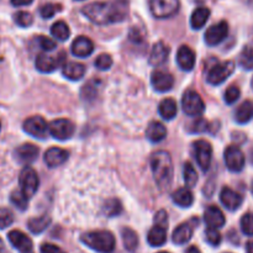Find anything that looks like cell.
<instances>
[{
  "instance_id": "1",
  "label": "cell",
  "mask_w": 253,
  "mask_h": 253,
  "mask_svg": "<svg viewBox=\"0 0 253 253\" xmlns=\"http://www.w3.org/2000/svg\"><path fill=\"white\" fill-rule=\"evenodd\" d=\"M84 15L96 25L121 22L128 14V0H111L109 2H91L82 10Z\"/></svg>"
},
{
  "instance_id": "2",
  "label": "cell",
  "mask_w": 253,
  "mask_h": 253,
  "mask_svg": "<svg viewBox=\"0 0 253 253\" xmlns=\"http://www.w3.org/2000/svg\"><path fill=\"white\" fill-rule=\"evenodd\" d=\"M150 163L153 177L160 189H168L173 180V162L169 153L167 151H157L152 155Z\"/></svg>"
},
{
  "instance_id": "3",
  "label": "cell",
  "mask_w": 253,
  "mask_h": 253,
  "mask_svg": "<svg viewBox=\"0 0 253 253\" xmlns=\"http://www.w3.org/2000/svg\"><path fill=\"white\" fill-rule=\"evenodd\" d=\"M81 241L89 249L99 253H113L116 246L114 235L109 231H104V230L83 234L81 236Z\"/></svg>"
},
{
  "instance_id": "4",
  "label": "cell",
  "mask_w": 253,
  "mask_h": 253,
  "mask_svg": "<svg viewBox=\"0 0 253 253\" xmlns=\"http://www.w3.org/2000/svg\"><path fill=\"white\" fill-rule=\"evenodd\" d=\"M235 72V63L232 61H225L216 63L208 71L207 82L211 85H220Z\"/></svg>"
},
{
  "instance_id": "5",
  "label": "cell",
  "mask_w": 253,
  "mask_h": 253,
  "mask_svg": "<svg viewBox=\"0 0 253 253\" xmlns=\"http://www.w3.org/2000/svg\"><path fill=\"white\" fill-rule=\"evenodd\" d=\"M179 0H150V10L156 19H168L179 11Z\"/></svg>"
},
{
  "instance_id": "6",
  "label": "cell",
  "mask_w": 253,
  "mask_h": 253,
  "mask_svg": "<svg viewBox=\"0 0 253 253\" xmlns=\"http://www.w3.org/2000/svg\"><path fill=\"white\" fill-rule=\"evenodd\" d=\"M182 108L183 111L188 116L197 118L200 116L205 110V104L203 101L202 96L194 90H187L183 94L182 98Z\"/></svg>"
},
{
  "instance_id": "7",
  "label": "cell",
  "mask_w": 253,
  "mask_h": 253,
  "mask_svg": "<svg viewBox=\"0 0 253 253\" xmlns=\"http://www.w3.org/2000/svg\"><path fill=\"white\" fill-rule=\"evenodd\" d=\"M76 126L68 119H57L48 124V133L59 141L69 140L74 135Z\"/></svg>"
},
{
  "instance_id": "8",
  "label": "cell",
  "mask_w": 253,
  "mask_h": 253,
  "mask_svg": "<svg viewBox=\"0 0 253 253\" xmlns=\"http://www.w3.org/2000/svg\"><path fill=\"white\" fill-rule=\"evenodd\" d=\"M19 184L20 188H21L20 190H21L29 199L31 197H34L40 185L39 175H37L36 170L32 169L31 167H25L24 169L21 170V173H20Z\"/></svg>"
},
{
  "instance_id": "9",
  "label": "cell",
  "mask_w": 253,
  "mask_h": 253,
  "mask_svg": "<svg viewBox=\"0 0 253 253\" xmlns=\"http://www.w3.org/2000/svg\"><path fill=\"white\" fill-rule=\"evenodd\" d=\"M224 160L227 169L235 173L241 172L245 167V163H246V158H245L244 152L237 146H229L225 150Z\"/></svg>"
},
{
  "instance_id": "10",
  "label": "cell",
  "mask_w": 253,
  "mask_h": 253,
  "mask_svg": "<svg viewBox=\"0 0 253 253\" xmlns=\"http://www.w3.org/2000/svg\"><path fill=\"white\" fill-rule=\"evenodd\" d=\"M24 131L35 138H44L48 133V124L41 116H32L25 120Z\"/></svg>"
},
{
  "instance_id": "11",
  "label": "cell",
  "mask_w": 253,
  "mask_h": 253,
  "mask_svg": "<svg viewBox=\"0 0 253 253\" xmlns=\"http://www.w3.org/2000/svg\"><path fill=\"white\" fill-rule=\"evenodd\" d=\"M229 35V25L226 21H220L207 30L204 40L208 46H217L221 43Z\"/></svg>"
},
{
  "instance_id": "12",
  "label": "cell",
  "mask_w": 253,
  "mask_h": 253,
  "mask_svg": "<svg viewBox=\"0 0 253 253\" xmlns=\"http://www.w3.org/2000/svg\"><path fill=\"white\" fill-rule=\"evenodd\" d=\"M194 153L197 162L203 170L209 169L212 160V147L208 141L199 140L194 142Z\"/></svg>"
},
{
  "instance_id": "13",
  "label": "cell",
  "mask_w": 253,
  "mask_h": 253,
  "mask_svg": "<svg viewBox=\"0 0 253 253\" xmlns=\"http://www.w3.org/2000/svg\"><path fill=\"white\" fill-rule=\"evenodd\" d=\"M151 84L158 93H166L174 85V78L170 73L165 71H155L151 74Z\"/></svg>"
},
{
  "instance_id": "14",
  "label": "cell",
  "mask_w": 253,
  "mask_h": 253,
  "mask_svg": "<svg viewBox=\"0 0 253 253\" xmlns=\"http://www.w3.org/2000/svg\"><path fill=\"white\" fill-rule=\"evenodd\" d=\"M71 51L73 56L78 57V58H85L93 53L94 43L89 37L79 36L72 43Z\"/></svg>"
},
{
  "instance_id": "15",
  "label": "cell",
  "mask_w": 253,
  "mask_h": 253,
  "mask_svg": "<svg viewBox=\"0 0 253 253\" xmlns=\"http://www.w3.org/2000/svg\"><path fill=\"white\" fill-rule=\"evenodd\" d=\"M7 239H9V242L12 245V247L19 250L21 253L32 252V241L24 232L19 231V230H12L7 235Z\"/></svg>"
},
{
  "instance_id": "16",
  "label": "cell",
  "mask_w": 253,
  "mask_h": 253,
  "mask_svg": "<svg viewBox=\"0 0 253 253\" xmlns=\"http://www.w3.org/2000/svg\"><path fill=\"white\" fill-rule=\"evenodd\" d=\"M177 63L182 71H192L195 66L194 51L189 46H180L177 52Z\"/></svg>"
},
{
  "instance_id": "17",
  "label": "cell",
  "mask_w": 253,
  "mask_h": 253,
  "mask_svg": "<svg viewBox=\"0 0 253 253\" xmlns=\"http://www.w3.org/2000/svg\"><path fill=\"white\" fill-rule=\"evenodd\" d=\"M220 200H221V204L224 205L227 210L235 211V210H237L242 205L244 198H242L239 193L235 192V190L225 187L224 189L221 190V193H220Z\"/></svg>"
},
{
  "instance_id": "18",
  "label": "cell",
  "mask_w": 253,
  "mask_h": 253,
  "mask_svg": "<svg viewBox=\"0 0 253 253\" xmlns=\"http://www.w3.org/2000/svg\"><path fill=\"white\" fill-rule=\"evenodd\" d=\"M204 221L207 224L208 229H220L225 225L226 219L224 214L217 207H209L204 212Z\"/></svg>"
},
{
  "instance_id": "19",
  "label": "cell",
  "mask_w": 253,
  "mask_h": 253,
  "mask_svg": "<svg viewBox=\"0 0 253 253\" xmlns=\"http://www.w3.org/2000/svg\"><path fill=\"white\" fill-rule=\"evenodd\" d=\"M194 221L197 220H192L189 222H184L180 224L177 229L173 231L172 240L175 245H185L187 242L190 241L193 237V232H194Z\"/></svg>"
},
{
  "instance_id": "20",
  "label": "cell",
  "mask_w": 253,
  "mask_h": 253,
  "mask_svg": "<svg viewBox=\"0 0 253 253\" xmlns=\"http://www.w3.org/2000/svg\"><path fill=\"white\" fill-rule=\"evenodd\" d=\"M68 152L59 147H51L44 153V163L49 168H56L63 165L68 160Z\"/></svg>"
},
{
  "instance_id": "21",
  "label": "cell",
  "mask_w": 253,
  "mask_h": 253,
  "mask_svg": "<svg viewBox=\"0 0 253 253\" xmlns=\"http://www.w3.org/2000/svg\"><path fill=\"white\" fill-rule=\"evenodd\" d=\"M39 147H36L32 143H24L15 151V156H16L17 160L21 163H27V165L35 162L39 157Z\"/></svg>"
},
{
  "instance_id": "22",
  "label": "cell",
  "mask_w": 253,
  "mask_h": 253,
  "mask_svg": "<svg viewBox=\"0 0 253 253\" xmlns=\"http://www.w3.org/2000/svg\"><path fill=\"white\" fill-rule=\"evenodd\" d=\"M169 56V48L165 42H157L152 47L150 54V64L153 67H158L165 63Z\"/></svg>"
},
{
  "instance_id": "23",
  "label": "cell",
  "mask_w": 253,
  "mask_h": 253,
  "mask_svg": "<svg viewBox=\"0 0 253 253\" xmlns=\"http://www.w3.org/2000/svg\"><path fill=\"white\" fill-rule=\"evenodd\" d=\"M167 241V226L155 224L147 235V242L152 247H161Z\"/></svg>"
},
{
  "instance_id": "24",
  "label": "cell",
  "mask_w": 253,
  "mask_h": 253,
  "mask_svg": "<svg viewBox=\"0 0 253 253\" xmlns=\"http://www.w3.org/2000/svg\"><path fill=\"white\" fill-rule=\"evenodd\" d=\"M167 136V128L165 127L162 123L160 121H152L150 123V125L147 126V130H146V137L151 142H161L163 141Z\"/></svg>"
},
{
  "instance_id": "25",
  "label": "cell",
  "mask_w": 253,
  "mask_h": 253,
  "mask_svg": "<svg viewBox=\"0 0 253 253\" xmlns=\"http://www.w3.org/2000/svg\"><path fill=\"white\" fill-rule=\"evenodd\" d=\"M62 74L69 81H79L85 74V67L77 62H68L62 68Z\"/></svg>"
},
{
  "instance_id": "26",
  "label": "cell",
  "mask_w": 253,
  "mask_h": 253,
  "mask_svg": "<svg viewBox=\"0 0 253 253\" xmlns=\"http://www.w3.org/2000/svg\"><path fill=\"white\" fill-rule=\"evenodd\" d=\"M35 64H36L37 71H40L41 73H51V72L56 71V68L59 64V61L53 58V57L41 53L37 56L36 63Z\"/></svg>"
},
{
  "instance_id": "27",
  "label": "cell",
  "mask_w": 253,
  "mask_h": 253,
  "mask_svg": "<svg viewBox=\"0 0 253 253\" xmlns=\"http://www.w3.org/2000/svg\"><path fill=\"white\" fill-rule=\"evenodd\" d=\"M253 119V103L250 100L244 101L239 108L235 111V120L237 124H245L250 123Z\"/></svg>"
},
{
  "instance_id": "28",
  "label": "cell",
  "mask_w": 253,
  "mask_h": 253,
  "mask_svg": "<svg viewBox=\"0 0 253 253\" xmlns=\"http://www.w3.org/2000/svg\"><path fill=\"white\" fill-rule=\"evenodd\" d=\"M158 113L165 120H173L178 113V106L174 99L166 98L161 101L158 106Z\"/></svg>"
},
{
  "instance_id": "29",
  "label": "cell",
  "mask_w": 253,
  "mask_h": 253,
  "mask_svg": "<svg viewBox=\"0 0 253 253\" xmlns=\"http://www.w3.org/2000/svg\"><path fill=\"white\" fill-rule=\"evenodd\" d=\"M210 17V10L208 7L200 6L193 11L190 16V25L194 30H200L205 26Z\"/></svg>"
},
{
  "instance_id": "30",
  "label": "cell",
  "mask_w": 253,
  "mask_h": 253,
  "mask_svg": "<svg viewBox=\"0 0 253 253\" xmlns=\"http://www.w3.org/2000/svg\"><path fill=\"white\" fill-rule=\"evenodd\" d=\"M172 199L180 208H190L194 203L193 193L188 188H180V189L175 190L172 195Z\"/></svg>"
},
{
  "instance_id": "31",
  "label": "cell",
  "mask_w": 253,
  "mask_h": 253,
  "mask_svg": "<svg viewBox=\"0 0 253 253\" xmlns=\"http://www.w3.org/2000/svg\"><path fill=\"white\" fill-rule=\"evenodd\" d=\"M121 237H123L124 246H125V249L128 252L136 251V249L138 246V236L132 229H130V227H124L121 230Z\"/></svg>"
},
{
  "instance_id": "32",
  "label": "cell",
  "mask_w": 253,
  "mask_h": 253,
  "mask_svg": "<svg viewBox=\"0 0 253 253\" xmlns=\"http://www.w3.org/2000/svg\"><path fill=\"white\" fill-rule=\"evenodd\" d=\"M51 224V217L49 216H40V217H32L27 222V227L32 234H41L43 232L47 227Z\"/></svg>"
},
{
  "instance_id": "33",
  "label": "cell",
  "mask_w": 253,
  "mask_h": 253,
  "mask_svg": "<svg viewBox=\"0 0 253 253\" xmlns=\"http://www.w3.org/2000/svg\"><path fill=\"white\" fill-rule=\"evenodd\" d=\"M51 34L54 39L59 40V41H67L71 36V30L64 21H57L52 25Z\"/></svg>"
},
{
  "instance_id": "34",
  "label": "cell",
  "mask_w": 253,
  "mask_h": 253,
  "mask_svg": "<svg viewBox=\"0 0 253 253\" xmlns=\"http://www.w3.org/2000/svg\"><path fill=\"white\" fill-rule=\"evenodd\" d=\"M103 212L109 217H114V216H118L123 212V205H121L120 200L115 199H108L105 203H104V207H103Z\"/></svg>"
},
{
  "instance_id": "35",
  "label": "cell",
  "mask_w": 253,
  "mask_h": 253,
  "mask_svg": "<svg viewBox=\"0 0 253 253\" xmlns=\"http://www.w3.org/2000/svg\"><path fill=\"white\" fill-rule=\"evenodd\" d=\"M10 202L16 209L21 210V211H25L29 207V198L21 190H14L10 195Z\"/></svg>"
},
{
  "instance_id": "36",
  "label": "cell",
  "mask_w": 253,
  "mask_h": 253,
  "mask_svg": "<svg viewBox=\"0 0 253 253\" xmlns=\"http://www.w3.org/2000/svg\"><path fill=\"white\" fill-rule=\"evenodd\" d=\"M239 63L246 71H252L253 69V47L246 46L242 52L240 53Z\"/></svg>"
},
{
  "instance_id": "37",
  "label": "cell",
  "mask_w": 253,
  "mask_h": 253,
  "mask_svg": "<svg viewBox=\"0 0 253 253\" xmlns=\"http://www.w3.org/2000/svg\"><path fill=\"white\" fill-rule=\"evenodd\" d=\"M183 178H184L185 185L189 188L195 187V184L198 183V174L195 168L193 167V165L190 162H187L183 168Z\"/></svg>"
},
{
  "instance_id": "38",
  "label": "cell",
  "mask_w": 253,
  "mask_h": 253,
  "mask_svg": "<svg viewBox=\"0 0 253 253\" xmlns=\"http://www.w3.org/2000/svg\"><path fill=\"white\" fill-rule=\"evenodd\" d=\"M99 81H90L82 88V96L85 100H93L98 94Z\"/></svg>"
},
{
  "instance_id": "39",
  "label": "cell",
  "mask_w": 253,
  "mask_h": 253,
  "mask_svg": "<svg viewBox=\"0 0 253 253\" xmlns=\"http://www.w3.org/2000/svg\"><path fill=\"white\" fill-rule=\"evenodd\" d=\"M14 21L20 27H29L34 22V16L29 11H17L14 15Z\"/></svg>"
},
{
  "instance_id": "40",
  "label": "cell",
  "mask_w": 253,
  "mask_h": 253,
  "mask_svg": "<svg viewBox=\"0 0 253 253\" xmlns=\"http://www.w3.org/2000/svg\"><path fill=\"white\" fill-rule=\"evenodd\" d=\"M241 230L246 236H253V212H247L241 217Z\"/></svg>"
},
{
  "instance_id": "41",
  "label": "cell",
  "mask_w": 253,
  "mask_h": 253,
  "mask_svg": "<svg viewBox=\"0 0 253 253\" xmlns=\"http://www.w3.org/2000/svg\"><path fill=\"white\" fill-rule=\"evenodd\" d=\"M94 64H95L96 68L100 69V71H108V69H110V67L113 66V58H111L110 54H99V56L96 57Z\"/></svg>"
},
{
  "instance_id": "42",
  "label": "cell",
  "mask_w": 253,
  "mask_h": 253,
  "mask_svg": "<svg viewBox=\"0 0 253 253\" xmlns=\"http://www.w3.org/2000/svg\"><path fill=\"white\" fill-rule=\"evenodd\" d=\"M62 9L61 5H57V4H44L43 6H41V9H40V15H41L43 19H51V17H53L54 15L57 14V11H59V10Z\"/></svg>"
},
{
  "instance_id": "43",
  "label": "cell",
  "mask_w": 253,
  "mask_h": 253,
  "mask_svg": "<svg viewBox=\"0 0 253 253\" xmlns=\"http://www.w3.org/2000/svg\"><path fill=\"white\" fill-rule=\"evenodd\" d=\"M14 222V214L9 209L0 208V230L6 229Z\"/></svg>"
},
{
  "instance_id": "44",
  "label": "cell",
  "mask_w": 253,
  "mask_h": 253,
  "mask_svg": "<svg viewBox=\"0 0 253 253\" xmlns=\"http://www.w3.org/2000/svg\"><path fill=\"white\" fill-rule=\"evenodd\" d=\"M205 239H207L208 244L214 247L221 244V234L216 229H208L205 231Z\"/></svg>"
},
{
  "instance_id": "45",
  "label": "cell",
  "mask_w": 253,
  "mask_h": 253,
  "mask_svg": "<svg viewBox=\"0 0 253 253\" xmlns=\"http://www.w3.org/2000/svg\"><path fill=\"white\" fill-rule=\"evenodd\" d=\"M240 95H241V91H240V89L237 88V86H229L227 88V90L225 91V101H226V104H229V105H231V104L236 103L237 100H239Z\"/></svg>"
},
{
  "instance_id": "46",
  "label": "cell",
  "mask_w": 253,
  "mask_h": 253,
  "mask_svg": "<svg viewBox=\"0 0 253 253\" xmlns=\"http://www.w3.org/2000/svg\"><path fill=\"white\" fill-rule=\"evenodd\" d=\"M209 125H208V121L203 118L195 119L194 123L190 125V132L193 133H200L204 132V131L208 130Z\"/></svg>"
},
{
  "instance_id": "47",
  "label": "cell",
  "mask_w": 253,
  "mask_h": 253,
  "mask_svg": "<svg viewBox=\"0 0 253 253\" xmlns=\"http://www.w3.org/2000/svg\"><path fill=\"white\" fill-rule=\"evenodd\" d=\"M37 42H39V46L41 47L43 51H53V49L57 47L56 42L46 36L37 37Z\"/></svg>"
},
{
  "instance_id": "48",
  "label": "cell",
  "mask_w": 253,
  "mask_h": 253,
  "mask_svg": "<svg viewBox=\"0 0 253 253\" xmlns=\"http://www.w3.org/2000/svg\"><path fill=\"white\" fill-rule=\"evenodd\" d=\"M41 253H66L61 247L52 244H43L41 246Z\"/></svg>"
},
{
  "instance_id": "49",
  "label": "cell",
  "mask_w": 253,
  "mask_h": 253,
  "mask_svg": "<svg viewBox=\"0 0 253 253\" xmlns=\"http://www.w3.org/2000/svg\"><path fill=\"white\" fill-rule=\"evenodd\" d=\"M155 224L162 225V226H168V216L167 212H166L165 210H160V211L156 214Z\"/></svg>"
},
{
  "instance_id": "50",
  "label": "cell",
  "mask_w": 253,
  "mask_h": 253,
  "mask_svg": "<svg viewBox=\"0 0 253 253\" xmlns=\"http://www.w3.org/2000/svg\"><path fill=\"white\" fill-rule=\"evenodd\" d=\"M130 40L135 43H140V42H143V35L141 34L140 30L132 29L130 32Z\"/></svg>"
},
{
  "instance_id": "51",
  "label": "cell",
  "mask_w": 253,
  "mask_h": 253,
  "mask_svg": "<svg viewBox=\"0 0 253 253\" xmlns=\"http://www.w3.org/2000/svg\"><path fill=\"white\" fill-rule=\"evenodd\" d=\"M10 1L14 6H26V5L31 4L34 0H10Z\"/></svg>"
},
{
  "instance_id": "52",
  "label": "cell",
  "mask_w": 253,
  "mask_h": 253,
  "mask_svg": "<svg viewBox=\"0 0 253 253\" xmlns=\"http://www.w3.org/2000/svg\"><path fill=\"white\" fill-rule=\"evenodd\" d=\"M185 253H202V252H200V250L198 249V247L190 246V247H188V250L185 251Z\"/></svg>"
},
{
  "instance_id": "53",
  "label": "cell",
  "mask_w": 253,
  "mask_h": 253,
  "mask_svg": "<svg viewBox=\"0 0 253 253\" xmlns=\"http://www.w3.org/2000/svg\"><path fill=\"white\" fill-rule=\"evenodd\" d=\"M246 252H247V253H253V241L247 242V245H246Z\"/></svg>"
},
{
  "instance_id": "54",
  "label": "cell",
  "mask_w": 253,
  "mask_h": 253,
  "mask_svg": "<svg viewBox=\"0 0 253 253\" xmlns=\"http://www.w3.org/2000/svg\"><path fill=\"white\" fill-rule=\"evenodd\" d=\"M4 252V242H2V240L0 239V253Z\"/></svg>"
},
{
  "instance_id": "55",
  "label": "cell",
  "mask_w": 253,
  "mask_h": 253,
  "mask_svg": "<svg viewBox=\"0 0 253 253\" xmlns=\"http://www.w3.org/2000/svg\"><path fill=\"white\" fill-rule=\"evenodd\" d=\"M251 162L253 163V151H252V153H251Z\"/></svg>"
},
{
  "instance_id": "56",
  "label": "cell",
  "mask_w": 253,
  "mask_h": 253,
  "mask_svg": "<svg viewBox=\"0 0 253 253\" xmlns=\"http://www.w3.org/2000/svg\"><path fill=\"white\" fill-rule=\"evenodd\" d=\"M251 85H252V88H253V78H252V82H251Z\"/></svg>"
},
{
  "instance_id": "57",
  "label": "cell",
  "mask_w": 253,
  "mask_h": 253,
  "mask_svg": "<svg viewBox=\"0 0 253 253\" xmlns=\"http://www.w3.org/2000/svg\"><path fill=\"white\" fill-rule=\"evenodd\" d=\"M252 194H253V183H252Z\"/></svg>"
},
{
  "instance_id": "58",
  "label": "cell",
  "mask_w": 253,
  "mask_h": 253,
  "mask_svg": "<svg viewBox=\"0 0 253 253\" xmlns=\"http://www.w3.org/2000/svg\"><path fill=\"white\" fill-rule=\"evenodd\" d=\"M158 253H169V252H158Z\"/></svg>"
},
{
  "instance_id": "59",
  "label": "cell",
  "mask_w": 253,
  "mask_h": 253,
  "mask_svg": "<svg viewBox=\"0 0 253 253\" xmlns=\"http://www.w3.org/2000/svg\"><path fill=\"white\" fill-rule=\"evenodd\" d=\"M0 128H1V123H0Z\"/></svg>"
},
{
  "instance_id": "60",
  "label": "cell",
  "mask_w": 253,
  "mask_h": 253,
  "mask_svg": "<svg viewBox=\"0 0 253 253\" xmlns=\"http://www.w3.org/2000/svg\"><path fill=\"white\" fill-rule=\"evenodd\" d=\"M78 1H82V0H78Z\"/></svg>"
},
{
  "instance_id": "61",
  "label": "cell",
  "mask_w": 253,
  "mask_h": 253,
  "mask_svg": "<svg viewBox=\"0 0 253 253\" xmlns=\"http://www.w3.org/2000/svg\"><path fill=\"white\" fill-rule=\"evenodd\" d=\"M29 253H34V252H29Z\"/></svg>"
},
{
  "instance_id": "62",
  "label": "cell",
  "mask_w": 253,
  "mask_h": 253,
  "mask_svg": "<svg viewBox=\"0 0 253 253\" xmlns=\"http://www.w3.org/2000/svg\"><path fill=\"white\" fill-rule=\"evenodd\" d=\"M226 253H227V252H226Z\"/></svg>"
}]
</instances>
